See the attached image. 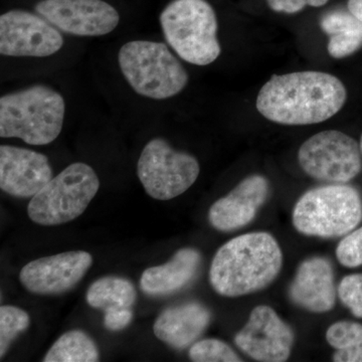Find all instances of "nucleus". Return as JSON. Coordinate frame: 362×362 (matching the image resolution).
I'll return each mask as SVG.
<instances>
[{"label": "nucleus", "mask_w": 362, "mask_h": 362, "mask_svg": "<svg viewBox=\"0 0 362 362\" xmlns=\"http://www.w3.org/2000/svg\"><path fill=\"white\" fill-rule=\"evenodd\" d=\"M346 88L335 76L304 71L273 75L259 90L257 110L267 120L287 126L322 123L341 110Z\"/></svg>", "instance_id": "obj_1"}, {"label": "nucleus", "mask_w": 362, "mask_h": 362, "mask_svg": "<svg viewBox=\"0 0 362 362\" xmlns=\"http://www.w3.org/2000/svg\"><path fill=\"white\" fill-rule=\"evenodd\" d=\"M52 178L49 159L33 150L0 146V187L16 197H33Z\"/></svg>", "instance_id": "obj_14"}, {"label": "nucleus", "mask_w": 362, "mask_h": 362, "mask_svg": "<svg viewBox=\"0 0 362 362\" xmlns=\"http://www.w3.org/2000/svg\"><path fill=\"white\" fill-rule=\"evenodd\" d=\"M58 28L25 11H7L0 16V54L7 57L45 58L63 47Z\"/></svg>", "instance_id": "obj_10"}, {"label": "nucleus", "mask_w": 362, "mask_h": 362, "mask_svg": "<svg viewBox=\"0 0 362 362\" xmlns=\"http://www.w3.org/2000/svg\"><path fill=\"white\" fill-rule=\"evenodd\" d=\"M291 302L312 313H326L337 304L334 269L329 259L314 256L298 266L288 289Z\"/></svg>", "instance_id": "obj_16"}, {"label": "nucleus", "mask_w": 362, "mask_h": 362, "mask_svg": "<svg viewBox=\"0 0 362 362\" xmlns=\"http://www.w3.org/2000/svg\"><path fill=\"white\" fill-rule=\"evenodd\" d=\"M92 264L89 252H62L26 264L21 269L20 281L33 294H62L73 289L84 278Z\"/></svg>", "instance_id": "obj_13"}, {"label": "nucleus", "mask_w": 362, "mask_h": 362, "mask_svg": "<svg viewBox=\"0 0 362 362\" xmlns=\"http://www.w3.org/2000/svg\"><path fill=\"white\" fill-rule=\"evenodd\" d=\"M349 11L362 21V0H349Z\"/></svg>", "instance_id": "obj_29"}, {"label": "nucleus", "mask_w": 362, "mask_h": 362, "mask_svg": "<svg viewBox=\"0 0 362 362\" xmlns=\"http://www.w3.org/2000/svg\"><path fill=\"white\" fill-rule=\"evenodd\" d=\"M199 171L194 156L176 151L161 138L147 143L137 165L145 192L157 201H169L185 194L197 181Z\"/></svg>", "instance_id": "obj_8"}, {"label": "nucleus", "mask_w": 362, "mask_h": 362, "mask_svg": "<svg viewBox=\"0 0 362 362\" xmlns=\"http://www.w3.org/2000/svg\"><path fill=\"white\" fill-rule=\"evenodd\" d=\"M137 292L127 279L104 277L95 281L87 292V302L93 308L105 312L110 309L131 308Z\"/></svg>", "instance_id": "obj_20"}, {"label": "nucleus", "mask_w": 362, "mask_h": 362, "mask_svg": "<svg viewBox=\"0 0 362 362\" xmlns=\"http://www.w3.org/2000/svg\"><path fill=\"white\" fill-rule=\"evenodd\" d=\"M211 320V312L206 306L187 302L161 312L154 323V334L173 349H185L201 337Z\"/></svg>", "instance_id": "obj_17"}, {"label": "nucleus", "mask_w": 362, "mask_h": 362, "mask_svg": "<svg viewBox=\"0 0 362 362\" xmlns=\"http://www.w3.org/2000/svg\"><path fill=\"white\" fill-rule=\"evenodd\" d=\"M337 258L346 268L362 266V226L347 233L340 240L337 247Z\"/></svg>", "instance_id": "obj_26"}, {"label": "nucleus", "mask_w": 362, "mask_h": 362, "mask_svg": "<svg viewBox=\"0 0 362 362\" xmlns=\"http://www.w3.org/2000/svg\"><path fill=\"white\" fill-rule=\"evenodd\" d=\"M269 195L270 182L265 176H247L211 206L209 223L221 232H233L244 228L255 220Z\"/></svg>", "instance_id": "obj_15"}, {"label": "nucleus", "mask_w": 362, "mask_h": 362, "mask_svg": "<svg viewBox=\"0 0 362 362\" xmlns=\"http://www.w3.org/2000/svg\"><path fill=\"white\" fill-rule=\"evenodd\" d=\"M118 63L124 78L137 94L150 99H168L187 87L188 74L168 45L133 40L121 47Z\"/></svg>", "instance_id": "obj_6"}, {"label": "nucleus", "mask_w": 362, "mask_h": 362, "mask_svg": "<svg viewBox=\"0 0 362 362\" xmlns=\"http://www.w3.org/2000/svg\"><path fill=\"white\" fill-rule=\"evenodd\" d=\"M65 100L45 85L4 95L0 99V137L47 145L58 138L65 118Z\"/></svg>", "instance_id": "obj_3"}, {"label": "nucleus", "mask_w": 362, "mask_h": 362, "mask_svg": "<svg viewBox=\"0 0 362 362\" xmlns=\"http://www.w3.org/2000/svg\"><path fill=\"white\" fill-rule=\"evenodd\" d=\"M30 315L18 307H0V357L6 356L11 343L30 326Z\"/></svg>", "instance_id": "obj_23"}, {"label": "nucleus", "mask_w": 362, "mask_h": 362, "mask_svg": "<svg viewBox=\"0 0 362 362\" xmlns=\"http://www.w3.org/2000/svg\"><path fill=\"white\" fill-rule=\"evenodd\" d=\"M337 295L352 315L362 318V273L345 276L338 285Z\"/></svg>", "instance_id": "obj_25"}, {"label": "nucleus", "mask_w": 362, "mask_h": 362, "mask_svg": "<svg viewBox=\"0 0 362 362\" xmlns=\"http://www.w3.org/2000/svg\"><path fill=\"white\" fill-rule=\"evenodd\" d=\"M320 28L329 35L327 51L334 59L351 56L362 47V21L349 11H330L321 18Z\"/></svg>", "instance_id": "obj_19"}, {"label": "nucleus", "mask_w": 362, "mask_h": 362, "mask_svg": "<svg viewBox=\"0 0 362 362\" xmlns=\"http://www.w3.org/2000/svg\"><path fill=\"white\" fill-rule=\"evenodd\" d=\"M159 21L164 37L183 61L207 66L220 57L218 20L206 0H173Z\"/></svg>", "instance_id": "obj_5"}, {"label": "nucleus", "mask_w": 362, "mask_h": 362, "mask_svg": "<svg viewBox=\"0 0 362 362\" xmlns=\"http://www.w3.org/2000/svg\"><path fill=\"white\" fill-rule=\"evenodd\" d=\"M96 343L81 330H71L54 343L45 354V362H96L99 361Z\"/></svg>", "instance_id": "obj_21"}, {"label": "nucleus", "mask_w": 362, "mask_h": 362, "mask_svg": "<svg viewBox=\"0 0 362 362\" xmlns=\"http://www.w3.org/2000/svg\"><path fill=\"white\" fill-rule=\"evenodd\" d=\"M202 255L194 247H183L163 265L143 272L140 287L151 296H165L187 287L199 273Z\"/></svg>", "instance_id": "obj_18"}, {"label": "nucleus", "mask_w": 362, "mask_h": 362, "mask_svg": "<svg viewBox=\"0 0 362 362\" xmlns=\"http://www.w3.org/2000/svg\"><path fill=\"white\" fill-rule=\"evenodd\" d=\"M282 266V250L271 233H247L218 250L209 269V282L221 296H246L271 285Z\"/></svg>", "instance_id": "obj_2"}, {"label": "nucleus", "mask_w": 362, "mask_h": 362, "mask_svg": "<svg viewBox=\"0 0 362 362\" xmlns=\"http://www.w3.org/2000/svg\"><path fill=\"white\" fill-rule=\"evenodd\" d=\"M272 11L276 13L294 14L303 11L306 6H325L328 0H267Z\"/></svg>", "instance_id": "obj_27"}, {"label": "nucleus", "mask_w": 362, "mask_h": 362, "mask_svg": "<svg viewBox=\"0 0 362 362\" xmlns=\"http://www.w3.org/2000/svg\"><path fill=\"white\" fill-rule=\"evenodd\" d=\"M294 342L292 328L267 305L252 309L246 325L235 337L238 349L261 362L287 361Z\"/></svg>", "instance_id": "obj_12"}, {"label": "nucleus", "mask_w": 362, "mask_h": 362, "mask_svg": "<svg viewBox=\"0 0 362 362\" xmlns=\"http://www.w3.org/2000/svg\"><path fill=\"white\" fill-rule=\"evenodd\" d=\"M306 175L330 183H347L362 170L361 146L341 131L327 130L307 139L298 151Z\"/></svg>", "instance_id": "obj_9"}, {"label": "nucleus", "mask_w": 362, "mask_h": 362, "mask_svg": "<svg viewBox=\"0 0 362 362\" xmlns=\"http://www.w3.org/2000/svg\"><path fill=\"white\" fill-rule=\"evenodd\" d=\"M359 146H361V154H362V134H361V143H359Z\"/></svg>", "instance_id": "obj_30"}, {"label": "nucleus", "mask_w": 362, "mask_h": 362, "mask_svg": "<svg viewBox=\"0 0 362 362\" xmlns=\"http://www.w3.org/2000/svg\"><path fill=\"white\" fill-rule=\"evenodd\" d=\"M100 188L94 169L76 162L52 177L28 206L30 220L37 225H63L78 218L89 206Z\"/></svg>", "instance_id": "obj_7"}, {"label": "nucleus", "mask_w": 362, "mask_h": 362, "mask_svg": "<svg viewBox=\"0 0 362 362\" xmlns=\"http://www.w3.org/2000/svg\"><path fill=\"white\" fill-rule=\"evenodd\" d=\"M133 319L130 308H116L105 312L104 325L111 331L122 330L127 327Z\"/></svg>", "instance_id": "obj_28"}, {"label": "nucleus", "mask_w": 362, "mask_h": 362, "mask_svg": "<svg viewBox=\"0 0 362 362\" xmlns=\"http://www.w3.org/2000/svg\"><path fill=\"white\" fill-rule=\"evenodd\" d=\"M326 340L335 349V362H362V324L338 321L326 331Z\"/></svg>", "instance_id": "obj_22"}, {"label": "nucleus", "mask_w": 362, "mask_h": 362, "mask_svg": "<svg viewBox=\"0 0 362 362\" xmlns=\"http://www.w3.org/2000/svg\"><path fill=\"white\" fill-rule=\"evenodd\" d=\"M35 11L54 28L77 37H101L118 25L120 16L103 0H42Z\"/></svg>", "instance_id": "obj_11"}, {"label": "nucleus", "mask_w": 362, "mask_h": 362, "mask_svg": "<svg viewBox=\"0 0 362 362\" xmlns=\"http://www.w3.org/2000/svg\"><path fill=\"white\" fill-rule=\"evenodd\" d=\"M362 221V197L356 187L331 183L307 190L295 204L292 223L307 237L335 239L356 230Z\"/></svg>", "instance_id": "obj_4"}, {"label": "nucleus", "mask_w": 362, "mask_h": 362, "mask_svg": "<svg viewBox=\"0 0 362 362\" xmlns=\"http://www.w3.org/2000/svg\"><path fill=\"white\" fill-rule=\"evenodd\" d=\"M188 356L194 362H240L235 350L221 340L209 338L190 346Z\"/></svg>", "instance_id": "obj_24"}]
</instances>
